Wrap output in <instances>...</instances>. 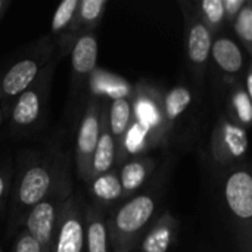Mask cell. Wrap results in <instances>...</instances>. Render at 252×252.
<instances>
[{
	"mask_svg": "<svg viewBox=\"0 0 252 252\" xmlns=\"http://www.w3.org/2000/svg\"><path fill=\"white\" fill-rule=\"evenodd\" d=\"M155 198L142 193L124 202L106 223L109 242L115 252H130L142 239L155 214Z\"/></svg>",
	"mask_w": 252,
	"mask_h": 252,
	"instance_id": "6da1fadb",
	"label": "cell"
},
{
	"mask_svg": "<svg viewBox=\"0 0 252 252\" xmlns=\"http://www.w3.org/2000/svg\"><path fill=\"white\" fill-rule=\"evenodd\" d=\"M68 196V189L62 188V179H58L46 198L34 205L24 219L25 232L40 244L43 252H50L58 217Z\"/></svg>",
	"mask_w": 252,
	"mask_h": 252,
	"instance_id": "7a4b0ae2",
	"label": "cell"
},
{
	"mask_svg": "<svg viewBox=\"0 0 252 252\" xmlns=\"http://www.w3.org/2000/svg\"><path fill=\"white\" fill-rule=\"evenodd\" d=\"M56 183V171L53 164L37 162L28 167L16 185L13 198V220L16 224L24 220L28 211L46 198L53 185Z\"/></svg>",
	"mask_w": 252,
	"mask_h": 252,
	"instance_id": "3957f363",
	"label": "cell"
},
{
	"mask_svg": "<svg viewBox=\"0 0 252 252\" xmlns=\"http://www.w3.org/2000/svg\"><path fill=\"white\" fill-rule=\"evenodd\" d=\"M52 46L49 38L40 41V47L32 49L28 56L13 62L0 80V93L4 96H19L40 75L49 63Z\"/></svg>",
	"mask_w": 252,
	"mask_h": 252,
	"instance_id": "277c9868",
	"label": "cell"
},
{
	"mask_svg": "<svg viewBox=\"0 0 252 252\" xmlns=\"http://www.w3.org/2000/svg\"><path fill=\"white\" fill-rule=\"evenodd\" d=\"M53 63H47L35 81L25 89L16 99L12 108V126L16 128H30L41 118L47 93L50 90V81L53 75Z\"/></svg>",
	"mask_w": 252,
	"mask_h": 252,
	"instance_id": "5b68a950",
	"label": "cell"
},
{
	"mask_svg": "<svg viewBox=\"0 0 252 252\" xmlns=\"http://www.w3.org/2000/svg\"><path fill=\"white\" fill-rule=\"evenodd\" d=\"M50 252H84V214L74 195L61 208Z\"/></svg>",
	"mask_w": 252,
	"mask_h": 252,
	"instance_id": "8992f818",
	"label": "cell"
},
{
	"mask_svg": "<svg viewBox=\"0 0 252 252\" xmlns=\"http://www.w3.org/2000/svg\"><path fill=\"white\" fill-rule=\"evenodd\" d=\"M100 133V106L93 99L89 102L84 115L81 118L78 134H77V152H75V164L77 173L83 180H90L92 171V158L97 145Z\"/></svg>",
	"mask_w": 252,
	"mask_h": 252,
	"instance_id": "52a82bcc",
	"label": "cell"
},
{
	"mask_svg": "<svg viewBox=\"0 0 252 252\" xmlns=\"http://www.w3.org/2000/svg\"><path fill=\"white\" fill-rule=\"evenodd\" d=\"M211 151L214 159L220 165L244 158L248 151L247 130L241 124L221 120L213 133Z\"/></svg>",
	"mask_w": 252,
	"mask_h": 252,
	"instance_id": "ba28073f",
	"label": "cell"
},
{
	"mask_svg": "<svg viewBox=\"0 0 252 252\" xmlns=\"http://www.w3.org/2000/svg\"><path fill=\"white\" fill-rule=\"evenodd\" d=\"M224 201L230 214L250 232L252 219V176L247 168L233 170L224 182Z\"/></svg>",
	"mask_w": 252,
	"mask_h": 252,
	"instance_id": "9c48e42d",
	"label": "cell"
},
{
	"mask_svg": "<svg viewBox=\"0 0 252 252\" xmlns=\"http://www.w3.org/2000/svg\"><path fill=\"white\" fill-rule=\"evenodd\" d=\"M186 24V53L189 63L196 72H202L211 53L213 32L201 19L198 9H185Z\"/></svg>",
	"mask_w": 252,
	"mask_h": 252,
	"instance_id": "30bf717a",
	"label": "cell"
},
{
	"mask_svg": "<svg viewBox=\"0 0 252 252\" xmlns=\"http://www.w3.org/2000/svg\"><path fill=\"white\" fill-rule=\"evenodd\" d=\"M108 114V124H109V131L114 137L115 146H117V158L115 161L121 164L123 161V154L126 152L124 149V139L131 127L133 123V102L128 97L120 96L115 97L111 102L109 112Z\"/></svg>",
	"mask_w": 252,
	"mask_h": 252,
	"instance_id": "8fae6325",
	"label": "cell"
},
{
	"mask_svg": "<svg viewBox=\"0 0 252 252\" xmlns=\"http://www.w3.org/2000/svg\"><path fill=\"white\" fill-rule=\"evenodd\" d=\"M115 158H117V146H115L114 137L109 131L108 114H106V111H100V133H99L97 145H96V149H94V154L92 158L90 180L111 171V168L114 167Z\"/></svg>",
	"mask_w": 252,
	"mask_h": 252,
	"instance_id": "7c38bea8",
	"label": "cell"
},
{
	"mask_svg": "<svg viewBox=\"0 0 252 252\" xmlns=\"http://www.w3.org/2000/svg\"><path fill=\"white\" fill-rule=\"evenodd\" d=\"M193 102V93L186 86H176L164 96L161 106L159 137L167 136L173 124L188 111Z\"/></svg>",
	"mask_w": 252,
	"mask_h": 252,
	"instance_id": "4fadbf2b",
	"label": "cell"
},
{
	"mask_svg": "<svg viewBox=\"0 0 252 252\" xmlns=\"http://www.w3.org/2000/svg\"><path fill=\"white\" fill-rule=\"evenodd\" d=\"M99 44L93 32H83L74 43L71 50V66L74 75L86 77L92 74L97 62Z\"/></svg>",
	"mask_w": 252,
	"mask_h": 252,
	"instance_id": "5bb4252c",
	"label": "cell"
},
{
	"mask_svg": "<svg viewBox=\"0 0 252 252\" xmlns=\"http://www.w3.org/2000/svg\"><path fill=\"white\" fill-rule=\"evenodd\" d=\"M179 224L170 214L161 216L142 238V252H167L177 235Z\"/></svg>",
	"mask_w": 252,
	"mask_h": 252,
	"instance_id": "9a60e30c",
	"label": "cell"
},
{
	"mask_svg": "<svg viewBox=\"0 0 252 252\" xmlns=\"http://www.w3.org/2000/svg\"><path fill=\"white\" fill-rule=\"evenodd\" d=\"M210 56L227 75H236L244 68V53L241 46L230 37H219L213 41Z\"/></svg>",
	"mask_w": 252,
	"mask_h": 252,
	"instance_id": "2e32d148",
	"label": "cell"
},
{
	"mask_svg": "<svg viewBox=\"0 0 252 252\" xmlns=\"http://www.w3.org/2000/svg\"><path fill=\"white\" fill-rule=\"evenodd\" d=\"M109 236L106 221L96 207L86 208L84 213V250L86 252H108Z\"/></svg>",
	"mask_w": 252,
	"mask_h": 252,
	"instance_id": "e0dca14e",
	"label": "cell"
},
{
	"mask_svg": "<svg viewBox=\"0 0 252 252\" xmlns=\"http://www.w3.org/2000/svg\"><path fill=\"white\" fill-rule=\"evenodd\" d=\"M155 164L151 158H134L128 162H126L118 174L121 188H123V195L130 196L136 190H139L143 183L148 180L154 170Z\"/></svg>",
	"mask_w": 252,
	"mask_h": 252,
	"instance_id": "ac0fdd59",
	"label": "cell"
},
{
	"mask_svg": "<svg viewBox=\"0 0 252 252\" xmlns=\"http://www.w3.org/2000/svg\"><path fill=\"white\" fill-rule=\"evenodd\" d=\"M78 4L80 0L62 1L52 18V32L59 37H65L78 32Z\"/></svg>",
	"mask_w": 252,
	"mask_h": 252,
	"instance_id": "d6986e66",
	"label": "cell"
},
{
	"mask_svg": "<svg viewBox=\"0 0 252 252\" xmlns=\"http://www.w3.org/2000/svg\"><path fill=\"white\" fill-rule=\"evenodd\" d=\"M90 183H92V192H93L94 198L100 202L109 204V202L124 198L118 174L114 171H108V173L90 180Z\"/></svg>",
	"mask_w": 252,
	"mask_h": 252,
	"instance_id": "ffe728a7",
	"label": "cell"
},
{
	"mask_svg": "<svg viewBox=\"0 0 252 252\" xmlns=\"http://www.w3.org/2000/svg\"><path fill=\"white\" fill-rule=\"evenodd\" d=\"M108 0H80L78 4V28L84 32H93L100 22Z\"/></svg>",
	"mask_w": 252,
	"mask_h": 252,
	"instance_id": "44dd1931",
	"label": "cell"
},
{
	"mask_svg": "<svg viewBox=\"0 0 252 252\" xmlns=\"http://www.w3.org/2000/svg\"><path fill=\"white\" fill-rule=\"evenodd\" d=\"M198 13L205 25L210 28L211 32L221 28L223 22L226 21L223 0H201L198 4Z\"/></svg>",
	"mask_w": 252,
	"mask_h": 252,
	"instance_id": "7402d4cb",
	"label": "cell"
},
{
	"mask_svg": "<svg viewBox=\"0 0 252 252\" xmlns=\"http://www.w3.org/2000/svg\"><path fill=\"white\" fill-rule=\"evenodd\" d=\"M233 28L239 40L247 47L248 53H251L252 49V3L250 0L245 1L244 7L239 10L236 18L233 19Z\"/></svg>",
	"mask_w": 252,
	"mask_h": 252,
	"instance_id": "603a6c76",
	"label": "cell"
},
{
	"mask_svg": "<svg viewBox=\"0 0 252 252\" xmlns=\"http://www.w3.org/2000/svg\"><path fill=\"white\" fill-rule=\"evenodd\" d=\"M232 108L236 114V118L241 121V126L245 128L251 124L252 120V103L251 97L247 94L245 89L236 87L232 96Z\"/></svg>",
	"mask_w": 252,
	"mask_h": 252,
	"instance_id": "cb8c5ba5",
	"label": "cell"
},
{
	"mask_svg": "<svg viewBox=\"0 0 252 252\" xmlns=\"http://www.w3.org/2000/svg\"><path fill=\"white\" fill-rule=\"evenodd\" d=\"M13 252H43V250L32 236H30L27 232H22L15 242Z\"/></svg>",
	"mask_w": 252,
	"mask_h": 252,
	"instance_id": "d4e9b609",
	"label": "cell"
},
{
	"mask_svg": "<svg viewBox=\"0 0 252 252\" xmlns=\"http://www.w3.org/2000/svg\"><path fill=\"white\" fill-rule=\"evenodd\" d=\"M247 0H223V7H224V16L226 21L233 22V19L236 18V15L239 13V10L244 7Z\"/></svg>",
	"mask_w": 252,
	"mask_h": 252,
	"instance_id": "484cf974",
	"label": "cell"
},
{
	"mask_svg": "<svg viewBox=\"0 0 252 252\" xmlns=\"http://www.w3.org/2000/svg\"><path fill=\"white\" fill-rule=\"evenodd\" d=\"M245 92L252 99V69L251 66L247 71V81H245Z\"/></svg>",
	"mask_w": 252,
	"mask_h": 252,
	"instance_id": "4316f807",
	"label": "cell"
},
{
	"mask_svg": "<svg viewBox=\"0 0 252 252\" xmlns=\"http://www.w3.org/2000/svg\"><path fill=\"white\" fill-rule=\"evenodd\" d=\"M6 189H7V186H6V177L3 176V173H0V204L3 201V196L6 193Z\"/></svg>",
	"mask_w": 252,
	"mask_h": 252,
	"instance_id": "83f0119b",
	"label": "cell"
},
{
	"mask_svg": "<svg viewBox=\"0 0 252 252\" xmlns=\"http://www.w3.org/2000/svg\"><path fill=\"white\" fill-rule=\"evenodd\" d=\"M7 4H9V0H0V19L4 15V10H6Z\"/></svg>",
	"mask_w": 252,
	"mask_h": 252,
	"instance_id": "f1b7e54d",
	"label": "cell"
}]
</instances>
